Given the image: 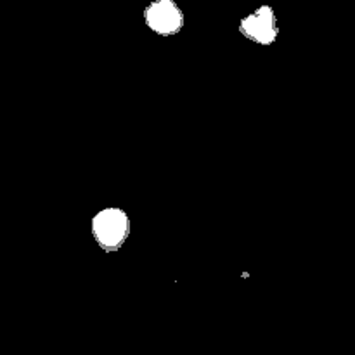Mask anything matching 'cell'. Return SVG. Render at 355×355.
<instances>
[{
	"label": "cell",
	"mask_w": 355,
	"mask_h": 355,
	"mask_svg": "<svg viewBox=\"0 0 355 355\" xmlns=\"http://www.w3.org/2000/svg\"><path fill=\"white\" fill-rule=\"evenodd\" d=\"M92 236L106 253L118 252L130 236V218L118 207L104 208L92 217Z\"/></svg>",
	"instance_id": "1"
},
{
	"label": "cell",
	"mask_w": 355,
	"mask_h": 355,
	"mask_svg": "<svg viewBox=\"0 0 355 355\" xmlns=\"http://www.w3.org/2000/svg\"><path fill=\"white\" fill-rule=\"evenodd\" d=\"M238 31L248 40L269 47L276 44L277 35H279L276 12L270 6H260L255 12L248 14L239 21Z\"/></svg>",
	"instance_id": "3"
},
{
	"label": "cell",
	"mask_w": 355,
	"mask_h": 355,
	"mask_svg": "<svg viewBox=\"0 0 355 355\" xmlns=\"http://www.w3.org/2000/svg\"><path fill=\"white\" fill-rule=\"evenodd\" d=\"M144 21L159 37H173L184 28V12L175 0H153L144 9Z\"/></svg>",
	"instance_id": "2"
}]
</instances>
